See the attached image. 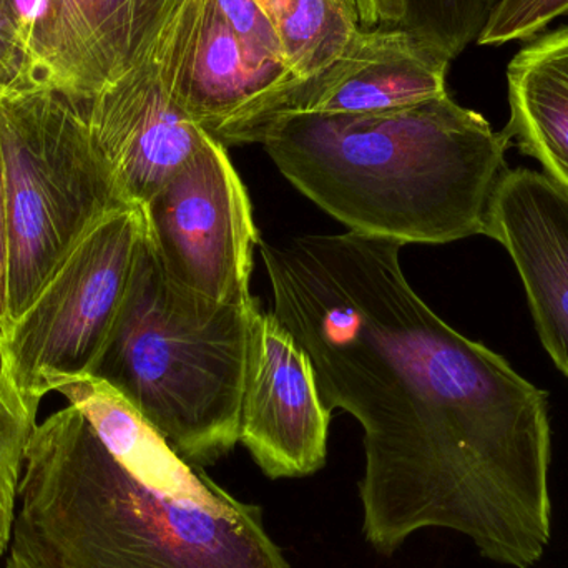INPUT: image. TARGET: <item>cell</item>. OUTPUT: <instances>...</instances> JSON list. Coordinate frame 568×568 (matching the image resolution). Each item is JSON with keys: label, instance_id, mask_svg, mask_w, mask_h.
I'll return each instance as SVG.
<instances>
[{"label": "cell", "instance_id": "6da1fadb", "mask_svg": "<svg viewBox=\"0 0 568 568\" xmlns=\"http://www.w3.org/2000/svg\"><path fill=\"white\" fill-rule=\"evenodd\" d=\"M403 243L346 232L260 242L280 323L327 409L363 427V534L390 556L446 529L532 568L552 540L546 390L457 333L413 290Z\"/></svg>", "mask_w": 568, "mask_h": 568}, {"label": "cell", "instance_id": "7a4b0ae2", "mask_svg": "<svg viewBox=\"0 0 568 568\" xmlns=\"http://www.w3.org/2000/svg\"><path fill=\"white\" fill-rule=\"evenodd\" d=\"M69 406L23 454L6 568H291L263 509L182 459L109 384L67 377Z\"/></svg>", "mask_w": 568, "mask_h": 568}, {"label": "cell", "instance_id": "3957f363", "mask_svg": "<svg viewBox=\"0 0 568 568\" xmlns=\"http://www.w3.org/2000/svg\"><path fill=\"white\" fill-rule=\"evenodd\" d=\"M255 143L349 232L446 245L484 235L513 139L444 93L381 112L280 116Z\"/></svg>", "mask_w": 568, "mask_h": 568}, {"label": "cell", "instance_id": "277c9868", "mask_svg": "<svg viewBox=\"0 0 568 568\" xmlns=\"http://www.w3.org/2000/svg\"><path fill=\"white\" fill-rule=\"evenodd\" d=\"M176 286L143 236L122 306L89 376L115 389L182 459L210 466L240 437L250 317Z\"/></svg>", "mask_w": 568, "mask_h": 568}, {"label": "cell", "instance_id": "5b68a950", "mask_svg": "<svg viewBox=\"0 0 568 568\" xmlns=\"http://www.w3.org/2000/svg\"><path fill=\"white\" fill-rule=\"evenodd\" d=\"M9 326L80 236L129 206L90 139L82 106L43 89L0 99Z\"/></svg>", "mask_w": 568, "mask_h": 568}, {"label": "cell", "instance_id": "8992f818", "mask_svg": "<svg viewBox=\"0 0 568 568\" xmlns=\"http://www.w3.org/2000/svg\"><path fill=\"white\" fill-rule=\"evenodd\" d=\"M143 236L142 206L106 213L7 327L10 377L33 413L53 384L89 373L129 290Z\"/></svg>", "mask_w": 568, "mask_h": 568}, {"label": "cell", "instance_id": "52a82bcc", "mask_svg": "<svg viewBox=\"0 0 568 568\" xmlns=\"http://www.w3.org/2000/svg\"><path fill=\"white\" fill-rule=\"evenodd\" d=\"M202 2L172 0L130 65L82 106L93 146L129 205H145L210 135L176 93Z\"/></svg>", "mask_w": 568, "mask_h": 568}, {"label": "cell", "instance_id": "ba28073f", "mask_svg": "<svg viewBox=\"0 0 568 568\" xmlns=\"http://www.w3.org/2000/svg\"><path fill=\"white\" fill-rule=\"evenodd\" d=\"M146 239L176 286L219 303H250L260 233L245 183L210 133L142 206Z\"/></svg>", "mask_w": 568, "mask_h": 568}, {"label": "cell", "instance_id": "9c48e42d", "mask_svg": "<svg viewBox=\"0 0 568 568\" xmlns=\"http://www.w3.org/2000/svg\"><path fill=\"white\" fill-rule=\"evenodd\" d=\"M450 62L400 27H359L320 72L266 90L212 135L223 145H243L280 116L353 115L424 102L447 93Z\"/></svg>", "mask_w": 568, "mask_h": 568}, {"label": "cell", "instance_id": "30bf717a", "mask_svg": "<svg viewBox=\"0 0 568 568\" xmlns=\"http://www.w3.org/2000/svg\"><path fill=\"white\" fill-rule=\"evenodd\" d=\"M333 410L317 389L310 357L273 313L250 317L239 443L270 479L323 469Z\"/></svg>", "mask_w": 568, "mask_h": 568}, {"label": "cell", "instance_id": "8fae6325", "mask_svg": "<svg viewBox=\"0 0 568 568\" xmlns=\"http://www.w3.org/2000/svg\"><path fill=\"white\" fill-rule=\"evenodd\" d=\"M172 0H40L26 36L33 89L83 106L132 62Z\"/></svg>", "mask_w": 568, "mask_h": 568}, {"label": "cell", "instance_id": "7c38bea8", "mask_svg": "<svg viewBox=\"0 0 568 568\" xmlns=\"http://www.w3.org/2000/svg\"><path fill=\"white\" fill-rule=\"evenodd\" d=\"M484 235L519 272L537 333L568 377V193L529 169H507L494 189Z\"/></svg>", "mask_w": 568, "mask_h": 568}, {"label": "cell", "instance_id": "4fadbf2b", "mask_svg": "<svg viewBox=\"0 0 568 568\" xmlns=\"http://www.w3.org/2000/svg\"><path fill=\"white\" fill-rule=\"evenodd\" d=\"M513 143L568 193V27L532 39L507 67Z\"/></svg>", "mask_w": 568, "mask_h": 568}, {"label": "cell", "instance_id": "5bb4252c", "mask_svg": "<svg viewBox=\"0 0 568 568\" xmlns=\"http://www.w3.org/2000/svg\"><path fill=\"white\" fill-rule=\"evenodd\" d=\"M276 85L278 80L250 59L213 0H203L176 77V93L193 122L213 133L246 103Z\"/></svg>", "mask_w": 568, "mask_h": 568}, {"label": "cell", "instance_id": "9a60e30c", "mask_svg": "<svg viewBox=\"0 0 568 568\" xmlns=\"http://www.w3.org/2000/svg\"><path fill=\"white\" fill-rule=\"evenodd\" d=\"M282 40L293 79H306L333 62L359 29L347 0H258Z\"/></svg>", "mask_w": 568, "mask_h": 568}, {"label": "cell", "instance_id": "2e32d148", "mask_svg": "<svg viewBox=\"0 0 568 568\" xmlns=\"http://www.w3.org/2000/svg\"><path fill=\"white\" fill-rule=\"evenodd\" d=\"M499 0H403L400 29L454 60L489 22Z\"/></svg>", "mask_w": 568, "mask_h": 568}, {"label": "cell", "instance_id": "e0dca14e", "mask_svg": "<svg viewBox=\"0 0 568 568\" xmlns=\"http://www.w3.org/2000/svg\"><path fill=\"white\" fill-rule=\"evenodd\" d=\"M213 3L260 70L278 80V85L293 79L278 32L258 0H213Z\"/></svg>", "mask_w": 568, "mask_h": 568}, {"label": "cell", "instance_id": "ac0fdd59", "mask_svg": "<svg viewBox=\"0 0 568 568\" xmlns=\"http://www.w3.org/2000/svg\"><path fill=\"white\" fill-rule=\"evenodd\" d=\"M566 13L568 0H499L477 43L504 45L536 39L552 20Z\"/></svg>", "mask_w": 568, "mask_h": 568}, {"label": "cell", "instance_id": "d6986e66", "mask_svg": "<svg viewBox=\"0 0 568 568\" xmlns=\"http://www.w3.org/2000/svg\"><path fill=\"white\" fill-rule=\"evenodd\" d=\"M33 429L16 417L0 416V557L9 549L23 454Z\"/></svg>", "mask_w": 568, "mask_h": 568}, {"label": "cell", "instance_id": "ffe728a7", "mask_svg": "<svg viewBox=\"0 0 568 568\" xmlns=\"http://www.w3.org/2000/svg\"><path fill=\"white\" fill-rule=\"evenodd\" d=\"M33 89L13 0H0V99Z\"/></svg>", "mask_w": 568, "mask_h": 568}, {"label": "cell", "instance_id": "44dd1931", "mask_svg": "<svg viewBox=\"0 0 568 568\" xmlns=\"http://www.w3.org/2000/svg\"><path fill=\"white\" fill-rule=\"evenodd\" d=\"M0 416L16 417L30 426H37V414L27 406L10 377L2 327H0Z\"/></svg>", "mask_w": 568, "mask_h": 568}, {"label": "cell", "instance_id": "7402d4cb", "mask_svg": "<svg viewBox=\"0 0 568 568\" xmlns=\"http://www.w3.org/2000/svg\"><path fill=\"white\" fill-rule=\"evenodd\" d=\"M363 29L399 27L404 16L403 0H356Z\"/></svg>", "mask_w": 568, "mask_h": 568}, {"label": "cell", "instance_id": "603a6c76", "mask_svg": "<svg viewBox=\"0 0 568 568\" xmlns=\"http://www.w3.org/2000/svg\"><path fill=\"white\" fill-rule=\"evenodd\" d=\"M7 266H9V246H7L6 192H3V165L2 152H0V327H2L3 334L9 327Z\"/></svg>", "mask_w": 568, "mask_h": 568}, {"label": "cell", "instance_id": "cb8c5ba5", "mask_svg": "<svg viewBox=\"0 0 568 568\" xmlns=\"http://www.w3.org/2000/svg\"><path fill=\"white\" fill-rule=\"evenodd\" d=\"M347 2L353 3V6H356V0H347ZM356 9H357V7H356Z\"/></svg>", "mask_w": 568, "mask_h": 568}]
</instances>
